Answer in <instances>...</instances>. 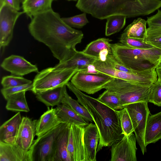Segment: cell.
<instances>
[{
	"mask_svg": "<svg viewBox=\"0 0 161 161\" xmlns=\"http://www.w3.org/2000/svg\"><path fill=\"white\" fill-rule=\"evenodd\" d=\"M28 28L34 38L46 45L59 63L74 54L83 36L81 31L67 25L52 9L33 17Z\"/></svg>",
	"mask_w": 161,
	"mask_h": 161,
	"instance_id": "6da1fadb",
	"label": "cell"
},
{
	"mask_svg": "<svg viewBox=\"0 0 161 161\" xmlns=\"http://www.w3.org/2000/svg\"><path fill=\"white\" fill-rule=\"evenodd\" d=\"M66 86L75 94L79 103L89 112L97 128L100 138L97 152L103 147L111 146L114 142L123 137L124 135L116 110L110 108L97 98L83 93L71 82L67 83Z\"/></svg>",
	"mask_w": 161,
	"mask_h": 161,
	"instance_id": "7a4b0ae2",
	"label": "cell"
},
{
	"mask_svg": "<svg viewBox=\"0 0 161 161\" xmlns=\"http://www.w3.org/2000/svg\"><path fill=\"white\" fill-rule=\"evenodd\" d=\"M143 5L142 0H78L76 7L94 18L103 19L115 15L138 16Z\"/></svg>",
	"mask_w": 161,
	"mask_h": 161,
	"instance_id": "3957f363",
	"label": "cell"
},
{
	"mask_svg": "<svg viewBox=\"0 0 161 161\" xmlns=\"http://www.w3.org/2000/svg\"><path fill=\"white\" fill-rule=\"evenodd\" d=\"M110 47L112 54L115 59L133 71L154 70L161 64V49L158 48H133L120 42L110 43Z\"/></svg>",
	"mask_w": 161,
	"mask_h": 161,
	"instance_id": "277c9868",
	"label": "cell"
},
{
	"mask_svg": "<svg viewBox=\"0 0 161 161\" xmlns=\"http://www.w3.org/2000/svg\"><path fill=\"white\" fill-rule=\"evenodd\" d=\"M151 86L138 85L124 80L113 77L103 87V89L116 95L123 107L141 101L149 102Z\"/></svg>",
	"mask_w": 161,
	"mask_h": 161,
	"instance_id": "5b68a950",
	"label": "cell"
},
{
	"mask_svg": "<svg viewBox=\"0 0 161 161\" xmlns=\"http://www.w3.org/2000/svg\"><path fill=\"white\" fill-rule=\"evenodd\" d=\"M93 65L95 69L98 73L142 86H151L158 79L155 69L133 72H124L114 69L106 60L102 61L98 59H95Z\"/></svg>",
	"mask_w": 161,
	"mask_h": 161,
	"instance_id": "8992f818",
	"label": "cell"
},
{
	"mask_svg": "<svg viewBox=\"0 0 161 161\" xmlns=\"http://www.w3.org/2000/svg\"><path fill=\"white\" fill-rule=\"evenodd\" d=\"M78 71L69 69L50 67L37 73L32 84L35 94L66 85Z\"/></svg>",
	"mask_w": 161,
	"mask_h": 161,
	"instance_id": "52a82bcc",
	"label": "cell"
},
{
	"mask_svg": "<svg viewBox=\"0 0 161 161\" xmlns=\"http://www.w3.org/2000/svg\"><path fill=\"white\" fill-rule=\"evenodd\" d=\"M68 124L61 123L38 137L28 153L30 161H53L56 138Z\"/></svg>",
	"mask_w": 161,
	"mask_h": 161,
	"instance_id": "ba28073f",
	"label": "cell"
},
{
	"mask_svg": "<svg viewBox=\"0 0 161 161\" xmlns=\"http://www.w3.org/2000/svg\"><path fill=\"white\" fill-rule=\"evenodd\" d=\"M147 103L141 101L125 105L132 123L136 141L143 155L146 152L145 135L147 122L150 113Z\"/></svg>",
	"mask_w": 161,
	"mask_h": 161,
	"instance_id": "9c48e42d",
	"label": "cell"
},
{
	"mask_svg": "<svg viewBox=\"0 0 161 161\" xmlns=\"http://www.w3.org/2000/svg\"><path fill=\"white\" fill-rule=\"evenodd\" d=\"M102 73L77 72L71 79V83L82 92L93 94L103 89V86L113 78Z\"/></svg>",
	"mask_w": 161,
	"mask_h": 161,
	"instance_id": "30bf717a",
	"label": "cell"
},
{
	"mask_svg": "<svg viewBox=\"0 0 161 161\" xmlns=\"http://www.w3.org/2000/svg\"><path fill=\"white\" fill-rule=\"evenodd\" d=\"M24 13L4 4L0 8V47L7 46L11 40L14 28L19 18Z\"/></svg>",
	"mask_w": 161,
	"mask_h": 161,
	"instance_id": "8fae6325",
	"label": "cell"
},
{
	"mask_svg": "<svg viewBox=\"0 0 161 161\" xmlns=\"http://www.w3.org/2000/svg\"><path fill=\"white\" fill-rule=\"evenodd\" d=\"M136 139L133 133L114 142L111 145L110 161H136Z\"/></svg>",
	"mask_w": 161,
	"mask_h": 161,
	"instance_id": "7c38bea8",
	"label": "cell"
},
{
	"mask_svg": "<svg viewBox=\"0 0 161 161\" xmlns=\"http://www.w3.org/2000/svg\"><path fill=\"white\" fill-rule=\"evenodd\" d=\"M85 126L70 124L67 148L72 161H86L84 142Z\"/></svg>",
	"mask_w": 161,
	"mask_h": 161,
	"instance_id": "4fadbf2b",
	"label": "cell"
},
{
	"mask_svg": "<svg viewBox=\"0 0 161 161\" xmlns=\"http://www.w3.org/2000/svg\"><path fill=\"white\" fill-rule=\"evenodd\" d=\"M37 120L27 117L22 118L21 121L14 144L25 154L27 155L34 141Z\"/></svg>",
	"mask_w": 161,
	"mask_h": 161,
	"instance_id": "5bb4252c",
	"label": "cell"
},
{
	"mask_svg": "<svg viewBox=\"0 0 161 161\" xmlns=\"http://www.w3.org/2000/svg\"><path fill=\"white\" fill-rule=\"evenodd\" d=\"M1 66L13 75L22 76L33 72L38 73L36 65L31 64L21 56L12 55L5 58Z\"/></svg>",
	"mask_w": 161,
	"mask_h": 161,
	"instance_id": "9a60e30c",
	"label": "cell"
},
{
	"mask_svg": "<svg viewBox=\"0 0 161 161\" xmlns=\"http://www.w3.org/2000/svg\"><path fill=\"white\" fill-rule=\"evenodd\" d=\"M96 58L76 51L68 59L59 63L54 67L56 69H69L79 71L87 70L91 68Z\"/></svg>",
	"mask_w": 161,
	"mask_h": 161,
	"instance_id": "2e32d148",
	"label": "cell"
},
{
	"mask_svg": "<svg viewBox=\"0 0 161 161\" xmlns=\"http://www.w3.org/2000/svg\"><path fill=\"white\" fill-rule=\"evenodd\" d=\"M100 136L95 124L92 123L85 126L84 142L86 161H96V154Z\"/></svg>",
	"mask_w": 161,
	"mask_h": 161,
	"instance_id": "e0dca14e",
	"label": "cell"
},
{
	"mask_svg": "<svg viewBox=\"0 0 161 161\" xmlns=\"http://www.w3.org/2000/svg\"><path fill=\"white\" fill-rule=\"evenodd\" d=\"M22 118L19 112L5 122L0 127V142L14 144L15 142Z\"/></svg>",
	"mask_w": 161,
	"mask_h": 161,
	"instance_id": "ac0fdd59",
	"label": "cell"
},
{
	"mask_svg": "<svg viewBox=\"0 0 161 161\" xmlns=\"http://www.w3.org/2000/svg\"><path fill=\"white\" fill-rule=\"evenodd\" d=\"M61 123H63L57 115L55 108H48L36 121V135L40 136Z\"/></svg>",
	"mask_w": 161,
	"mask_h": 161,
	"instance_id": "d6986e66",
	"label": "cell"
},
{
	"mask_svg": "<svg viewBox=\"0 0 161 161\" xmlns=\"http://www.w3.org/2000/svg\"><path fill=\"white\" fill-rule=\"evenodd\" d=\"M161 139V111L148 116L146 127L145 142L146 146Z\"/></svg>",
	"mask_w": 161,
	"mask_h": 161,
	"instance_id": "ffe728a7",
	"label": "cell"
},
{
	"mask_svg": "<svg viewBox=\"0 0 161 161\" xmlns=\"http://www.w3.org/2000/svg\"><path fill=\"white\" fill-rule=\"evenodd\" d=\"M70 125L68 124L56 138L53 161H72L67 148Z\"/></svg>",
	"mask_w": 161,
	"mask_h": 161,
	"instance_id": "44dd1931",
	"label": "cell"
},
{
	"mask_svg": "<svg viewBox=\"0 0 161 161\" xmlns=\"http://www.w3.org/2000/svg\"><path fill=\"white\" fill-rule=\"evenodd\" d=\"M57 0H24L22 3L23 11L31 19L37 14L52 9V3Z\"/></svg>",
	"mask_w": 161,
	"mask_h": 161,
	"instance_id": "7402d4cb",
	"label": "cell"
},
{
	"mask_svg": "<svg viewBox=\"0 0 161 161\" xmlns=\"http://www.w3.org/2000/svg\"><path fill=\"white\" fill-rule=\"evenodd\" d=\"M66 85L36 93L37 99L47 107H54L61 103L64 95Z\"/></svg>",
	"mask_w": 161,
	"mask_h": 161,
	"instance_id": "603a6c76",
	"label": "cell"
},
{
	"mask_svg": "<svg viewBox=\"0 0 161 161\" xmlns=\"http://www.w3.org/2000/svg\"><path fill=\"white\" fill-rule=\"evenodd\" d=\"M55 109L57 115L63 123L83 126L89 124L88 122L64 103L57 105Z\"/></svg>",
	"mask_w": 161,
	"mask_h": 161,
	"instance_id": "cb8c5ba5",
	"label": "cell"
},
{
	"mask_svg": "<svg viewBox=\"0 0 161 161\" xmlns=\"http://www.w3.org/2000/svg\"><path fill=\"white\" fill-rule=\"evenodd\" d=\"M0 161H30L14 144L0 142Z\"/></svg>",
	"mask_w": 161,
	"mask_h": 161,
	"instance_id": "d4e9b609",
	"label": "cell"
},
{
	"mask_svg": "<svg viewBox=\"0 0 161 161\" xmlns=\"http://www.w3.org/2000/svg\"><path fill=\"white\" fill-rule=\"evenodd\" d=\"M111 41L105 38H98L88 44L82 52L86 55L98 59L100 53L105 49H107L112 54L110 43Z\"/></svg>",
	"mask_w": 161,
	"mask_h": 161,
	"instance_id": "484cf974",
	"label": "cell"
},
{
	"mask_svg": "<svg viewBox=\"0 0 161 161\" xmlns=\"http://www.w3.org/2000/svg\"><path fill=\"white\" fill-rule=\"evenodd\" d=\"M26 91L15 93L7 97L6 109L9 110L28 112L30 111L25 98Z\"/></svg>",
	"mask_w": 161,
	"mask_h": 161,
	"instance_id": "4316f807",
	"label": "cell"
},
{
	"mask_svg": "<svg viewBox=\"0 0 161 161\" xmlns=\"http://www.w3.org/2000/svg\"><path fill=\"white\" fill-rule=\"evenodd\" d=\"M147 21L139 18L135 19L124 30L123 33L128 37L143 41L147 34Z\"/></svg>",
	"mask_w": 161,
	"mask_h": 161,
	"instance_id": "83f0119b",
	"label": "cell"
},
{
	"mask_svg": "<svg viewBox=\"0 0 161 161\" xmlns=\"http://www.w3.org/2000/svg\"><path fill=\"white\" fill-rule=\"evenodd\" d=\"M61 103L67 105L87 122L93 121L91 115L85 108L80 104L77 100L73 99L69 95L66 87L64 90V95Z\"/></svg>",
	"mask_w": 161,
	"mask_h": 161,
	"instance_id": "f1b7e54d",
	"label": "cell"
},
{
	"mask_svg": "<svg viewBox=\"0 0 161 161\" xmlns=\"http://www.w3.org/2000/svg\"><path fill=\"white\" fill-rule=\"evenodd\" d=\"M126 18L124 15H115L107 18L105 35L110 36L120 31L125 25Z\"/></svg>",
	"mask_w": 161,
	"mask_h": 161,
	"instance_id": "f546056e",
	"label": "cell"
},
{
	"mask_svg": "<svg viewBox=\"0 0 161 161\" xmlns=\"http://www.w3.org/2000/svg\"><path fill=\"white\" fill-rule=\"evenodd\" d=\"M97 99L110 108L118 110L124 108L119 97L115 94L106 90Z\"/></svg>",
	"mask_w": 161,
	"mask_h": 161,
	"instance_id": "4dcf8cb0",
	"label": "cell"
},
{
	"mask_svg": "<svg viewBox=\"0 0 161 161\" xmlns=\"http://www.w3.org/2000/svg\"><path fill=\"white\" fill-rule=\"evenodd\" d=\"M119 42L126 46L133 48L147 49L154 47L143 40L128 37L124 33L121 35Z\"/></svg>",
	"mask_w": 161,
	"mask_h": 161,
	"instance_id": "1f68e13d",
	"label": "cell"
},
{
	"mask_svg": "<svg viewBox=\"0 0 161 161\" xmlns=\"http://www.w3.org/2000/svg\"><path fill=\"white\" fill-rule=\"evenodd\" d=\"M144 41L154 47L161 49V27H148Z\"/></svg>",
	"mask_w": 161,
	"mask_h": 161,
	"instance_id": "d6a6232c",
	"label": "cell"
},
{
	"mask_svg": "<svg viewBox=\"0 0 161 161\" xmlns=\"http://www.w3.org/2000/svg\"><path fill=\"white\" fill-rule=\"evenodd\" d=\"M116 111L120 119L123 134L127 136L134 132L131 119L126 109L124 108Z\"/></svg>",
	"mask_w": 161,
	"mask_h": 161,
	"instance_id": "836d02e7",
	"label": "cell"
},
{
	"mask_svg": "<svg viewBox=\"0 0 161 161\" xmlns=\"http://www.w3.org/2000/svg\"><path fill=\"white\" fill-rule=\"evenodd\" d=\"M31 80L14 75H8L2 78L1 83L3 88H6L32 83Z\"/></svg>",
	"mask_w": 161,
	"mask_h": 161,
	"instance_id": "e575fe53",
	"label": "cell"
},
{
	"mask_svg": "<svg viewBox=\"0 0 161 161\" xmlns=\"http://www.w3.org/2000/svg\"><path fill=\"white\" fill-rule=\"evenodd\" d=\"M149 102L159 107L161 106V78L157 79L151 86Z\"/></svg>",
	"mask_w": 161,
	"mask_h": 161,
	"instance_id": "d590c367",
	"label": "cell"
},
{
	"mask_svg": "<svg viewBox=\"0 0 161 161\" xmlns=\"http://www.w3.org/2000/svg\"><path fill=\"white\" fill-rule=\"evenodd\" d=\"M85 13L69 17L62 18L67 25L72 27L81 28L89 23Z\"/></svg>",
	"mask_w": 161,
	"mask_h": 161,
	"instance_id": "8d00e7d4",
	"label": "cell"
},
{
	"mask_svg": "<svg viewBox=\"0 0 161 161\" xmlns=\"http://www.w3.org/2000/svg\"><path fill=\"white\" fill-rule=\"evenodd\" d=\"M33 89V85L32 83L8 88H3L1 90V92L4 97L6 99L9 95L23 91H32Z\"/></svg>",
	"mask_w": 161,
	"mask_h": 161,
	"instance_id": "74e56055",
	"label": "cell"
},
{
	"mask_svg": "<svg viewBox=\"0 0 161 161\" xmlns=\"http://www.w3.org/2000/svg\"><path fill=\"white\" fill-rule=\"evenodd\" d=\"M106 60L114 69L119 70L127 72H133L136 71L130 69L119 62L115 58L112 54L108 53L106 56Z\"/></svg>",
	"mask_w": 161,
	"mask_h": 161,
	"instance_id": "f35d334b",
	"label": "cell"
},
{
	"mask_svg": "<svg viewBox=\"0 0 161 161\" xmlns=\"http://www.w3.org/2000/svg\"><path fill=\"white\" fill-rule=\"evenodd\" d=\"M146 21L148 27H161V10L158 9L156 14L147 17Z\"/></svg>",
	"mask_w": 161,
	"mask_h": 161,
	"instance_id": "ab89813d",
	"label": "cell"
},
{
	"mask_svg": "<svg viewBox=\"0 0 161 161\" xmlns=\"http://www.w3.org/2000/svg\"><path fill=\"white\" fill-rule=\"evenodd\" d=\"M20 3L19 0H4L3 4H7L13 9L19 11L21 8Z\"/></svg>",
	"mask_w": 161,
	"mask_h": 161,
	"instance_id": "60d3db41",
	"label": "cell"
},
{
	"mask_svg": "<svg viewBox=\"0 0 161 161\" xmlns=\"http://www.w3.org/2000/svg\"><path fill=\"white\" fill-rule=\"evenodd\" d=\"M155 70L158 78H161V64L157 67Z\"/></svg>",
	"mask_w": 161,
	"mask_h": 161,
	"instance_id": "b9f144b4",
	"label": "cell"
},
{
	"mask_svg": "<svg viewBox=\"0 0 161 161\" xmlns=\"http://www.w3.org/2000/svg\"><path fill=\"white\" fill-rule=\"evenodd\" d=\"M4 0H0V8L3 5Z\"/></svg>",
	"mask_w": 161,
	"mask_h": 161,
	"instance_id": "7bdbcfd3",
	"label": "cell"
},
{
	"mask_svg": "<svg viewBox=\"0 0 161 161\" xmlns=\"http://www.w3.org/2000/svg\"><path fill=\"white\" fill-rule=\"evenodd\" d=\"M67 0L69 1H78V0Z\"/></svg>",
	"mask_w": 161,
	"mask_h": 161,
	"instance_id": "ee69618b",
	"label": "cell"
},
{
	"mask_svg": "<svg viewBox=\"0 0 161 161\" xmlns=\"http://www.w3.org/2000/svg\"><path fill=\"white\" fill-rule=\"evenodd\" d=\"M24 0H19L20 3H22Z\"/></svg>",
	"mask_w": 161,
	"mask_h": 161,
	"instance_id": "f6af8a7d",
	"label": "cell"
}]
</instances>
